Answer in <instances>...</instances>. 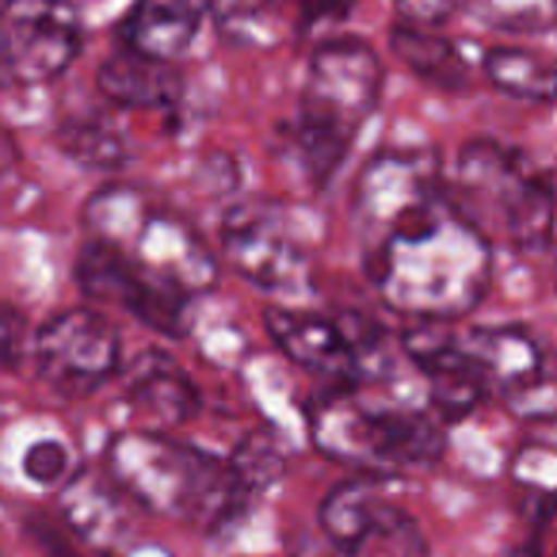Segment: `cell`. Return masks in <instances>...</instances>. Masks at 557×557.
Wrapping results in <instances>:
<instances>
[{
    "label": "cell",
    "instance_id": "cell-1",
    "mask_svg": "<svg viewBox=\"0 0 557 557\" xmlns=\"http://www.w3.org/2000/svg\"><path fill=\"white\" fill-rule=\"evenodd\" d=\"M493 240L447 195L367 240V278L386 310L409 321L470 318L493 287Z\"/></svg>",
    "mask_w": 557,
    "mask_h": 557
},
{
    "label": "cell",
    "instance_id": "cell-2",
    "mask_svg": "<svg viewBox=\"0 0 557 557\" xmlns=\"http://www.w3.org/2000/svg\"><path fill=\"white\" fill-rule=\"evenodd\" d=\"M103 470L131 504L199 527L202 534L233 531L256 508V496L240 485L230 462L157 432L115 435Z\"/></svg>",
    "mask_w": 557,
    "mask_h": 557
},
{
    "label": "cell",
    "instance_id": "cell-3",
    "mask_svg": "<svg viewBox=\"0 0 557 557\" xmlns=\"http://www.w3.org/2000/svg\"><path fill=\"white\" fill-rule=\"evenodd\" d=\"M386 70L363 39H329L306 65L298 119L287 126V149L313 191H325L351 153L367 119L379 111Z\"/></svg>",
    "mask_w": 557,
    "mask_h": 557
},
{
    "label": "cell",
    "instance_id": "cell-4",
    "mask_svg": "<svg viewBox=\"0 0 557 557\" xmlns=\"http://www.w3.org/2000/svg\"><path fill=\"white\" fill-rule=\"evenodd\" d=\"M310 443L329 462L363 478H405L432 470L447 455V432L409 405L371 401L356 389H333L306 409Z\"/></svg>",
    "mask_w": 557,
    "mask_h": 557
},
{
    "label": "cell",
    "instance_id": "cell-5",
    "mask_svg": "<svg viewBox=\"0 0 557 557\" xmlns=\"http://www.w3.org/2000/svg\"><path fill=\"white\" fill-rule=\"evenodd\" d=\"M455 207L488 237L496 230L519 252H546L554 240V187L519 149L473 138L458 153Z\"/></svg>",
    "mask_w": 557,
    "mask_h": 557
},
{
    "label": "cell",
    "instance_id": "cell-6",
    "mask_svg": "<svg viewBox=\"0 0 557 557\" xmlns=\"http://www.w3.org/2000/svg\"><path fill=\"white\" fill-rule=\"evenodd\" d=\"M27 351L42 386L65 401L100 394L123 367V336L92 306H73L47 318Z\"/></svg>",
    "mask_w": 557,
    "mask_h": 557
},
{
    "label": "cell",
    "instance_id": "cell-7",
    "mask_svg": "<svg viewBox=\"0 0 557 557\" xmlns=\"http://www.w3.org/2000/svg\"><path fill=\"white\" fill-rule=\"evenodd\" d=\"M225 263L256 290L283 302L310 295L313 263L275 202H240L222 214Z\"/></svg>",
    "mask_w": 557,
    "mask_h": 557
},
{
    "label": "cell",
    "instance_id": "cell-8",
    "mask_svg": "<svg viewBox=\"0 0 557 557\" xmlns=\"http://www.w3.org/2000/svg\"><path fill=\"white\" fill-rule=\"evenodd\" d=\"M318 523L344 557H363L371 549H386L394 557H428L420 523L379 485V478L356 473L333 485L318 508Z\"/></svg>",
    "mask_w": 557,
    "mask_h": 557
},
{
    "label": "cell",
    "instance_id": "cell-9",
    "mask_svg": "<svg viewBox=\"0 0 557 557\" xmlns=\"http://www.w3.org/2000/svg\"><path fill=\"white\" fill-rule=\"evenodd\" d=\"M73 275H77V287L88 302L115 306L169 341H184L191 333V298L149 275L146 268H138L131 256L119 252L108 240H88L73 263Z\"/></svg>",
    "mask_w": 557,
    "mask_h": 557
},
{
    "label": "cell",
    "instance_id": "cell-10",
    "mask_svg": "<svg viewBox=\"0 0 557 557\" xmlns=\"http://www.w3.org/2000/svg\"><path fill=\"white\" fill-rule=\"evenodd\" d=\"M85 47L73 0H4L0 4V65L16 85L58 81Z\"/></svg>",
    "mask_w": 557,
    "mask_h": 557
},
{
    "label": "cell",
    "instance_id": "cell-11",
    "mask_svg": "<svg viewBox=\"0 0 557 557\" xmlns=\"http://www.w3.org/2000/svg\"><path fill=\"white\" fill-rule=\"evenodd\" d=\"M115 248L131 256L138 268H146L149 275L169 283L172 290H180L184 298L210 295L222 278V260L207 245V237L180 210L157 202L153 195H149V202L138 210V218Z\"/></svg>",
    "mask_w": 557,
    "mask_h": 557
},
{
    "label": "cell",
    "instance_id": "cell-12",
    "mask_svg": "<svg viewBox=\"0 0 557 557\" xmlns=\"http://www.w3.org/2000/svg\"><path fill=\"white\" fill-rule=\"evenodd\" d=\"M462 348L473 356L488 382V394H496L516 417L549 424L554 420V379L549 359L539 336L523 325H478L458 333Z\"/></svg>",
    "mask_w": 557,
    "mask_h": 557
},
{
    "label": "cell",
    "instance_id": "cell-13",
    "mask_svg": "<svg viewBox=\"0 0 557 557\" xmlns=\"http://www.w3.org/2000/svg\"><path fill=\"white\" fill-rule=\"evenodd\" d=\"M447 195L450 191L443 184L440 157L432 149H379L356 180L351 210H356L359 237L367 245L394 222H401V218L417 214L424 207H435Z\"/></svg>",
    "mask_w": 557,
    "mask_h": 557
},
{
    "label": "cell",
    "instance_id": "cell-14",
    "mask_svg": "<svg viewBox=\"0 0 557 557\" xmlns=\"http://www.w3.org/2000/svg\"><path fill=\"white\" fill-rule=\"evenodd\" d=\"M401 351L428 379L440 424H458L473 417L493 397L481 367L458 341V329H447L443 321H412L401 333Z\"/></svg>",
    "mask_w": 557,
    "mask_h": 557
},
{
    "label": "cell",
    "instance_id": "cell-15",
    "mask_svg": "<svg viewBox=\"0 0 557 557\" xmlns=\"http://www.w3.org/2000/svg\"><path fill=\"white\" fill-rule=\"evenodd\" d=\"M271 344L295 367H302L313 379H325L333 389L359 386V356L344 318H325V313L298 310V306H268L263 313Z\"/></svg>",
    "mask_w": 557,
    "mask_h": 557
},
{
    "label": "cell",
    "instance_id": "cell-16",
    "mask_svg": "<svg viewBox=\"0 0 557 557\" xmlns=\"http://www.w3.org/2000/svg\"><path fill=\"white\" fill-rule=\"evenodd\" d=\"M62 527L100 554H119L134 539V511L126 493L108 478V470L81 466L58 485Z\"/></svg>",
    "mask_w": 557,
    "mask_h": 557
},
{
    "label": "cell",
    "instance_id": "cell-17",
    "mask_svg": "<svg viewBox=\"0 0 557 557\" xmlns=\"http://www.w3.org/2000/svg\"><path fill=\"white\" fill-rule=\"evenodd\" d=\"M207 0H134L119 24V42L134 54L176 62L199 39Z\"/></svg>",
    "mask_w": 557,
    "mask_h": 557
},
{
    "label": "cell",
    "instance_id": "cell-18",
    "mask_svg": "<svg viewBox=\"0 0 557 557\" xmlns=\"http://www.w3.org/2000/svg\"><path fill=\"white\" fill-rule=\"evenodd\" d=\"M100 96H108L119 108H138V111H169L184 96V77L172 62H157V58L134 54V50H119L96 73Z\"/></svg>",
    "mask_w": 557,
    "mask_h": 557
},
{
    "label": "cell",
    "instance_id": "cell-19",
    "mask_svg": "<svg viewBox=\"0 0 557 557\" xmlns=\"http://www.w3.org/2000/svg\"><path fill=\"white\" fill-rule=\"evenodd\" d=\"M126 397L138 412L157 417L161 424H187L199 417L202 394L169 356L161 351H141L131 363V379H126Z\"/></svg>",
    "mask_w": 557,
    "mask_h": 557
},
{
    "label": "cell",
    "instance_id": "cell-20",
    "mask_svg": "<svg viewBox=\"0 0 557 557\" xmlns=\"http://www.w3.org/2000/svg\"><path fill=\"white\" fill-rule=\"evenodd\" d=\"M389 47L424 85L440 88V92H466L470 88V65H466L462 50L432 27L397 24L389 32Z\"/></svg>",
    "mask_w": 557,
    "mask_h": 557
},
{
    "label": "cell",
    "instance_id": "cell-21",
    "mask_svg": "<svg viewBox=\"0 0 557 557\" xmlns=\"http://www.w3.org/2000/svg\"><path fill=\"white\" fill-rule=\"evenodd\" d=\"M207 16L233 47H278L295 27L290 0H210Z\"/></svg>",
    "mask_w": 557,
    "mask_h": 557
},
{
    "label": "cell",
    "instance_id": "cell-22",
    "mask_svg": "<svg viewBox=\"0 0 557 557\" xmlns=\"http://www.w3.org/2000/svg\"><path fill=\"white\" fill-rule=\"evenodd\" d=\"M54 141L73 164L88 172H119L131 161V141L100 115H73L54 131Z\"/></svg>",
    "mask_w": 557,
    "mask_h": 557
},
{
    "label": "cell",
    "instance_id": "cell-23",
    "mask_svg": "<svg viewBox=\"0 0 557 557\" xmlns=\"http://www.w3.org/2000/svg\"><path fill=\"white\" fill-rule=\"evenodd\" d=\"M481 65L496 92L523 103H554V65L534 50L493 47Z\"/></svg>",
    "mask_w": 557,
    "mask_h": 557
},
{
    "label": "cell",
    "instance_id": "cell-24",
    "mask_svg": "<svg viewBox=\"0 0 557 557\" xmlns=\"http://www.w3.org/2000/svg\"><path fill=\"white\" fill-rule=\"evenodd\" d=\"M225 462H230V470L237 473V481L252 496H260L268 485H275L278 473H283V455H278L275 443L263 440V435H248V440H240L237 450H233Z\"/></svg>",
    "mask_w": 557,
    "mask_h": 557
},
{
    "label": "cell",
    "instance_id": "cell-25",
    "mask_svg": "<svg viewBox=\"0 0 557 557\" xmlns=\"http://www.w3.org/2000/svg\"><path fill=\"white\" fill-rule=\"evenodd\" d=\"M24 473L27 481L42 488H58L73 473V455L62 440H35L24 450Z\"/></svg>",
    "mask_w": 557,
    "mask_h": 557
},
{
    "label": "cell",
    "instance_id": "cell-26",
    "mask_svg": "<svg viewBox=\"0 0 557 557\" xmlns=\"http://www.w3.org/2000/svg\"><path fill=\"white\" fill-rule=\"evenodd\" d=\"M27 356V318L20 306L0 298V367L16 371Z\"/></svg>",
    "mask_w": 557,
    "mask_h": 557
},
{
    "label": "cell",
    "instance_id": "cell-27",
    "mask_svg": "<svg viewBox=\"0 0 557 557\" xmlns=\"http://www.w3.org/2000/svg\"><path fill=\"white\" fill-rule=\"evenodd\" d=\"M290 9H295L298 32H313V27L348 20L351 9H356V0H290Z\"/></svg>",
    "mask_w": 557,
    "mask_h": 557
},
{
    "label": "cell",
    "instance_id": "cell-28",
    "mask_svg": "<svg viewBox=\"0 0 557 557\" xmlns=\"http://www.w3.org/2000/svg\"><path fill=\"white\" fill-rule=\"evenodd\" d=\"M397 16L409 27H443L455 12V0H394Z\"/></svg>",
    "mask_w": 557,
    "mask_h": 557
},
{
    "label": "cell",
    "instance_id": "cell-29",
    "mask_svg": "<svg viewBox=\"0 0 557 557\" xmlns=\"http://www.w3.org/2000/svg\"><path fill=\"white\" fill-rule=\"evenodd\" d=\"M27 527H32L35 542H42V549H47L50 557H77L70 546V531H65V527L50 523V519H32Z\"/></svg>",
    "mask_w": 557,
    "mask_h": 557
},
{
    "label": "cell",
    "instance_id": "cell-30",
    "mask_svg": "<svg viewBox=\"0 0 557 557\" xmlns=\"http://www.w3.org/2000/svg\"><path fill=\"white\" fill-rule=\"evenodd\" d=\"M504 557H546V554H542V546H534V542H523V546L508 549Z\"/></svg>",
    "mask_w": 557,
    "mask_h": 557
},
{
    "label": "cell",
    "instance_id": "cell-31",
    "mask_svg": "<svg viewBox=\"0 0 557 557\" xmlns=\"http://www.w3.org/2000/svg\"><path fill=\"white\" fill-rule=\"evenodd\" d=\"M4 85H9V77H4V65H0V88H4Z\"/></svg>",
    "mask_w": 557,
    "mask_h": 557
}]
</instances>
